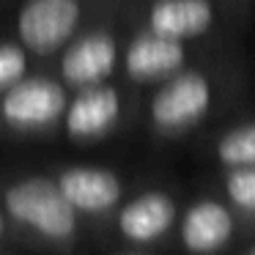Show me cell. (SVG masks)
<instances>
[{"label":"cell","instance_id":"1","mask_svg":"<svg viewBox=\"0 0 255 255\" xmlns=\"http://www.w3.org/2000/svg\"><path fill=\"white\" fill-rule=\"evenodd\" d=\"M3 206L11 220L30 225L50 242H69L77 233V211L52 178L33 176L11 184L3 195Z\"/></svg>","mask_w":255,"mask_h":255},{"label":"cell","instance_id":"2","mask_svg":"<svg viewBox=\"0 0 255 255\" xmlns=\"http://www.w3.org/2000/svg\"><path fill=\"white\" fill-rule=\"evenodd\" d=\"M211 107V83L200 72H181L167 77V83L151 99V121L159 132H184L195 127Z\"/></svg>","mask_w":255,"mask_h":255},{"label":"cell","instance_id":"3","mask_svg":"<svg viewBox=\"0 0 255 255\" xmlns=\"http://www.w3.org/2000/svg\"><path fill=\"white\" fill-rule=\"evenodd\" d=\"M80 25V0H25L17 33L25 50L50 55L61 50Z\"/></svg>","mask_w":255,"mask_h":255},{"label":"cell","instance_id":"4","mask_svg":"<svg viewBox=\"0 0 255 255\" xmlns=\"http://www.w3.org/2000/svg\"><path fill=\"white\" fill-rule=\"evenodd\" d=\"M66 91L50 77H22L3 91L0 113L14 129H44L63 118Z\"/></svg>","mask_w":255,"mask_h":255},{"label":"cell","instance_id":"5","mask_svg":"<svg viewBox=\"0 0 255 255\" xmlns=\"http://www.w3.org/2000/svg\"><path fill=\"white\" fill-rule=\"evenodd\" d=\"M121 116V99L118 91L105 83L85 85L72 102H66L63 110V127L66 134L77 143H91L102 140Z\"/></svg>","mask_w":255,"mask_h":255},{"label":"cell","instance_id":"6","mask_svg":"<svg viewBox=\"0 0 255 255\" xmlns=\"http://www.w3.org/2000/svg\"><path fill=\"white\" fill-rule=\"evenodd\" d=\"M187 61L184 41L167 39L154 30L134 36L132 44L124 52V69L134 83H151V80H165L176 74Z\"/></svg>","mask_w":255,"mask_h":255},{"label":"cell","instance_id":"7","mask_svg":"<svg viewBox=\"0 0 255 255\" xmlns=\"http://www.w3.org/2000/svg\"><path fill=\"white\" fill-rule=\"evenodd\" d=\"M118 61V44L107 30H96V33H85L83 39H77L61 61L63 80L77 88L85 85L105 83L113 74Z\"/></svg>","mask_w":255,"mask_h":255},{"label":"cell","instance_id":"8","mask_svg":"<svg viewBox=\"0 0 255 255\" xmlns=\"http://www.w3.org/2000/svg\"><path fill=\"white\" fill-rule=\"evenodd\" d=\"M61 195L72 203L74 211L99 214L121 200V181L113 170L105 167H69L58 178Z\"/></svg>","mask_w":255,"mask_h":255},{"label":"cell","instance_id":"9","mask_svg":"<svg viewBox=\"0 0 255 255\" xmlns=\"http://www.w3.org/2000/svg\"><path fill=\"white\" fill-rule=\"evenodd\" d=\"M233 236V217L217 200H198L187 209L181 222V242L195 255L220 253Z\"/></svg>","mask_w":255,"mask_h":255},{"label":"cell","instance_id":"10","mask_svg":"<svg viewBox=\"0 0 255 255\" xmlns=\"http://www.w3.org/2000/svg\"><path fill=\"white\" fill-rule=\"evenodd\" d=\"M176 220V203L165 192H143L129 200L118 214V228L129 242L148 244L170 231Z\"/></svg>","mask_w":255,"mask_h":255},{"label":"cell","instance_id":"11","mask_svg":"<svg viewBox=\"0 0 255 255\" xmlns=\"http://www.w3.org/2000/svg\"><path fill=\"white\" fill-rule=\"evenodd\" d=\"M214 22L209 0H159L148 14V30L176 41L203 36Z\"/></svg>","mask_w":255,"mask_h":255},{"label":"cell","instance_id":"12","mask_svg":"<svg viewBox=\"0 0 255 255\" xmlns=\"http://www.w3.org/2000/svg\"><path fill=\"white\" fill-rule=\"evenodd\" d=\"M217 159L228 167H255V121L222 134L217 143Z\"/></svg>","mask_w":255,"mask_h":255},{"label":"cell","instance_id":"13","mask_svg":"<svg viewBox=\"0 0 255 255\" xmlns=\"http://www.w3.org/2000/svg\"><path fill=\"white\" fill-rule=\"evenodd\" d=\"M25 69H28V50L22 44L0 41V94L22 80Z\"/></svg>","mask_w":255,"mask_h":255},{"label":"cell","instance_id":"14","mask_svg":"<svg viewBox=\"0 0 255 255\" xmlns=\"http://www.w3.org/2000/svg\"><path fill=\"white\" fill-rule=\"evenodd\" d=\"M225 189H228V198L239 209L255 214V167H233Z\"/></svg>","mask_w":255,"mask_h":255},{"label":"cell","instance_id":"15","mask_svg":"<svg viewBox=\"0 0 255 255\" xmlns=\"http://www.w3.org/2000/svg\"><path fill=\"white\" fill-rule=\"evenodd\" d=\"M3 231H6V217H3V211H0V236H3Z\"/></svg>","mask_w":255,"mask_h":255},{"label":"cell","instance_id":"16","mask_svg":"<svg viewBox=\"0 0 255 255\" xmlns=\"http://www.w3.org/2000/svg\"><path fill=\"white\" fill-rule=\"evenodd\" d=\"M247 255H255V247H253V250H250V253H247Z\"/></svg>","mask_w":255,"mask_h":255}]
</instances>
